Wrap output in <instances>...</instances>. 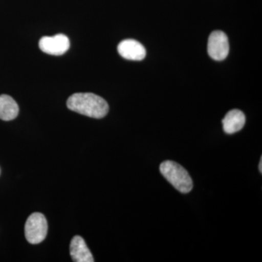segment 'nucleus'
<instances>
[{
	"label": "nucleus",
	"mask_w": 262,
	"mask_h": 262,
	"mask_svg": "<svg viewBox=\"0 0 262 262\" xmlns=\"http://www.w3.org/2000/svg\"><path fill=\"white\" fill-rule=\"evenodd\" d=\"M67 105L72 111L92 118H103L108 112L107 102L103 98L91 93L72 95L67 100Z\"/></svg>",
	"instance_id": "f257e3e1"
},
{
	"label": "nucleus",
	"mask_w": 262,
	"mask_h": 262,
	"mask_svg": "<svg viewBox=\"0 0 262 262\" xmlns=\"http://www.w3.org/2000/svg\"><path fill=\"white\" fill-rule=\"evenodd\" d=\"M160 173L177 190L187 194L192 191V179L184 167L176 162L166 160L160 166Z\"/></svg>",
	"instance_id": "f03ea898"
},
{
	"label": "nucleus",
	"mask_w": 262,
	"mask_h": 262,
	"mask_svg": "<svg viewBox=\"0 0 262 262\" xmlns=\"http://www.w3.org/2000/svg\"><path fill=\"white\" fill-rule=\"evenodd\" d=\"M48 229V222L45 215L41 213H32L26 222V238L29 244H40L47 236Z\"/></svg>",
	"instance_id": "7ed1b4c3"
},
{
	"label": "nucleus",
	"mask_w": 262,
	"mask_h": 262,
	"mask_svg": "<svg viewBox=\"0 0 262 262\" xmlns=\"http://www.w3.org/2000/svg\"><path fill=\"white\" fill-rule=\"evenodd\" d=\"M229 45L227 34L222 31H214L210 34L208 42V53L215 61L225 60L228 56Z\"/></svg>",
	"instance_id": "20e7f679"
},
{
	"label": "nucleus",
	"mask_w": 262,
	"mask_h": 262,
	"mask_svg": "<svg viewBox=\"0 0 262 262\" xmlns=\"http://www.w3.org/2000/svg\"><path fill=\"white\" fill-rule=\"evenodd\" d=\"M39 47L41 51L47 54L61 56L70 48V39L62 34L53 37H43L39 40Z\"/></svg>",
	"instance_id": "39448f33"
},
{
	"label": "nucleus",
	"mask_w": 262,
	"mask_h": 262,
	"mask_svg": "<svg viewBox=\"0 0 262 262\" xmlns=\"http://www.w3.org/2000/svg\"><path fill=\"white\" fill-rule=\"evenodd\" d=\"M119 54L127 60L141 61L145 58V48L135 39H128L122 41L117 47Z\"/></svg>",
	"instance_id": "423d86ee"
},
{
	"label": "nucleus",
	"mask_w": 262,
	"mask_h": 262,
	"mask_svg": "<svg viewBox=\"0 0 262 262\" xmlns=\"http://www.w3.org/2000/svg\"><path fill=\"white\" fill-rule=\"evenodd\" d=\"M71 257L75 262H94V258L80 236H75L70 244Z\"/></svg>",
	"instance_id": "0eeeda50"
},
{
	"label": "nucleus",
	"mask_w": 262,
	"mask_h": 262,
	"mask_svg": "<svg viewBox=\"0 0 262 262\" xmlns=\"http://www.w3.org/2000/svg\"><path fill=\"white\" fill-rule=\"evenodd\" d=\"M246 123V116L238 110H232L222 120L223 129L226 134H233L242 130Z\"/></svg>",
	"instance_id": "6e6552de"
},
{
	"label": "nucleus",
	"mask_w": 262,
	"mask_h": 262,
	"mask_svg": "<svg viewBox=\"0 0 262 262\" xmlns=\"http://www.w3.org/2000/svg\"><path fill=\"white\" fill-rule=\"evenodd\" d=\"M19 107L18 103L8 95L0 96V120L10 121L18 116Z\"/></svg>",
	"instance_id": "1a4fd4ad"
},
{
	"label": "nucleus",
	"mask_w": 262,
	"mask_h": 262,
	"mask_svg": "<svg viewBox=\"0 0 262 262\" xmlns=\"http://www.w3.org/2000/svg\"><path fill=\"white\" fill-rule=\"evenodd\" d=\"M258 169H259L260 173H262V158H261V160H260L259 165H258Z\"/></svg>",
	"instance_id": "9d476101"
}]
</instances>
